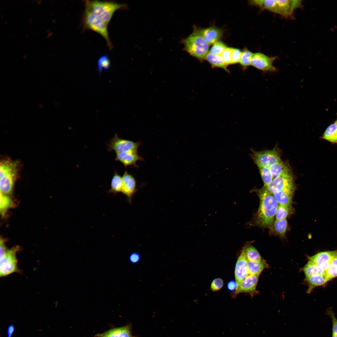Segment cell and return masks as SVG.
I'll list each match as a JSON object with an SVG mask.
<instances>
[{"label": "cell", "mask_w": 337, "mask_h": 337, "mask_svg": "<svg viewBox=\"0 0 337 337\" xmlns=\"http://www.w3.org/2000/svg\"><path fill=\"white\" fill-rule=\"evenodd\" d=\"M331 337H337V335L332 334Z\"/></svg>", "instance_id": "44"}, {"label": "cell", "mask_w": 337, "mask_h": 337, "mask_svg": "<svg viewBox=\"0 0 337 337\" xmlns=\"http://www.w3.org/2000/svg\"><path fill=\"white\" fill-rule=\"evenodd\" d=\"M306 279L309 286L308 293H310L315 287L323 285L329 281L326 275H313Z\"/></svg>", "instance_id": "19"}, {"label": "cell", "mask_w": 337, "mask_h": 337, "mask_svg": "<svg viewBox=\"0 0 337 337\" xmlns=\"http://www.w3.org/2000/svg\"><path fill=\"white\" fill-rule=\"evenodd\" d=\"M204 59L215 67L226 69L227 66L224 63L221 55H214L208 52Z\"/></svg>", "instance_id": "26"}, {"label": "cell", "mask_w": 337, "mask_h": 337, "mask_svg": "<svg viewBox=\"0 0 337 337\" xmlns=\"http://www.w3.org/2000/svg\"><path fill=\"white\" fill-rule=\"evenodd\" d=\"M277 58V56H269L260 52L254 53L251 65L265 72H274L277 69L274 66L273 62Z\"/></svg>", "instance_id": "9"}, {"label": "cell", "mask_w": 337, "mask_h": 337, "mask_svg": "<svg viewBox=\"0 0 337 337\" xmlns=\"http://www.w3.org/2000/svg\"><path fill=\"white\" fill-rule=\"evenodd\" d=\"M52 32H50L48 34V35H47V37H50V36H51L52 35Z\"/></svg>", "instance_id": "43"}, {"label": "cell", "mask_w": 337, "mask_h": 337, "mask_svg": "<svg viewBox=\"0 0 337 337\" xmlns=\"http://www.w3.org/2000/svg\"><path fill=\"white\" fill-rule=\"evenodd\" d=\"M254 53L247 48L242 51L239 63L244 68L251 65L252 60Z\"/></svg>", "instance_id": "31"}, {"label": "cell", "mask_w": 337, "mask_h": 337, "mask_svg": "<svg viewBox=\"0 0 337 337\" xmlns=\"http://www.w3.org/2000/svg\"><path fill=\"white\" fill-rule=\"evenodd\" d=\"M267 265L263 260L259 261H248L247 270L249 275H259L263 269L267 267Z\"/></svg>", "instance_id": "22"}, {"label": "cell", "mask_w": 337, "mask_h": 337, "mask_svg": "<svg viewBox=\"0 0 337 337\" xmlns=\"http://www.w3.org/2000/svg\"><path fill=\"white\" fill-rule=\"evenodd\" d=\"M19 162L9 159L1 160L0 164V193L10 196L18 177Z\"/></svg>", "instance_id": "3"}, {"label": "cell", "mask_w": 337, "mask_h": 337, "mask_svg": "<svg viewBox=\"0 0 337 337\" xmlns=\"http://www.w3.org/2000/svg\"><path fill=\"white\" fill-rule=\"evenodd\" d=\"M139 142L122 139L117 134L110 140L107 144V150L114 151L116 153L128 151L138 152V149L140 145Z\"/></svg>", "instance_id": "8"}, {"label": "cell", "mask_w": 337, "mask_h": 337, "mask_svg": "<svg viewBox=\"0 0 337 337\" xmlns=\"http://www.w3.org/2000/svg\"><path fill=\"white\" fill-rule=\"evenodd\" d=\"M20 247L17 246L7 249L3 253L0 254V276L4 277L15 272H20L18 266L17 253Z\"/></svg>", "instance_id": "6"}, {"label": "cell", "mask_w": 337, "mask_h": 337, "mask_svg": "<svg viewBox=\"0 0 337 337\" xmlns=\"http://www.w3.org/2000/svg\"><path fill=\"white\" fill-rule=\"evenodd\" d=\"M52 21H53V22H55V20L54 19H53V20H52Z\"/></svg>", "instance_id": "48"}, {"label": "cell", "mask_w": 337, "mask_h": 337, "mask_svg": "<svg viewBox=\"0 0 337 337\" xmlns=\"http://www.w3.org/2000/svg\"><path fill=\"white\" fill-rule=\"evenodd\" d=\"M82 20L83 30H92L98 33L105 39L109 49H112L113 46L109 35L108 25L86 9L83 12Z\"/></svg>", "instance_id": "5"}, {"label": "cell", "mask_w": 337, "mask_h": 337, "mask_svg": "<svg viewBox=\"0 0 337 337\" xmlns=\"http://www.w3.org/2000/svg\"><path fill=\"white\" fill-rule=\"evenodd\" d=\"M36 1L38 3L40 4L41 3L42 1L41 0H36Z\"/></svg>", "instance_id": "45"}, {"label": "cell", "mask_w": 337, "mask_h": 337, "mask_svg": "<svg viewBox=\"0 0 337 337\" xmlns=\"http://www.w3.org/2000/svg\"><path fill=\"white\" fill-rule=\"evenodd\" d=\"M102 334L107 337H134L132 335L130 325L114 328Z\"/></svg>", "instance_id": "18"}, {"label": "cell", "mask_w": 337, "mask_h": 337, "mask_svg": "<svg viewBox=\"0 0 337 337\" xmlns=\"http://www.w3.org/2000/svg\"><path fill=\"white\" fill-rule=\"evenodd\" d=\"M295 185L292 173L291 171L274 178L267 187H263L269 192L273 193Z\"/></svg>", "instance_id": "10"}, {"label": "cell", "mask_w": 337, "mask_h": 337, "mask_svg": "<svg viewBox=\"0 0 337 337\" xmlns=\"http://www.w3.org/2000/svg\"><path fill=\"white\" fill-rule=\"evenodd\" d=\"M305 278L315 275H325V271L316 265L308 262L303 268Z\"/></svg>", "instance_id": "24"}, {"label": "cell", "mask_w": 337, "mask_h": 337, "mask_svg": "<svg viewBox=\"0 0 337 337\" xmlns=\"http://www.w3.org/2000/svg\"><path fill=\"white\" fill-rule=\"evenodd\" d=\"M337 256V250L322 252L309 257L308 261L316 265L325 271Z\"/></svg>", "instance_id": "11"}, {"label": "cell", "mask_w": 337, "mask_h": 337, "mask_svg": "<svg viewBox=\"0 0 337 337\" xmlns=\"http://www.w3.org/2000/svg\"><path fill=\"white\" fill-rule=\"evenodd\" d=\"M260 204L254 223L260 227L272 229L278 203L272 193L263 187L258 191Z\"/></svg>", "instance_id": "1"}, {"label": "cell", "mask_w": 337, "mask_h": 337, "mask_svg": "<svg viewBox=\"0 0 337 337\" xmlns=\"http://www.w3.org/2000/svg\"><path fill=\"white\" fill-rule=\"evenodd\" d=\"M97 337H107L103 335L102 333L98 335H97Z\"/></svg>", "instance_id": "42"}, {"label": "cell", "mask_w": 337, "mask_h": 337, "mask_svg": "<svg viewBox=\"0 0 337 337\" xmlns=\"http://www.w3.org/2000/svg\"><path fill=\"white\" fill-rule=\"evenodd\" d=\"M264 183V187H267L273 179L269 168L256 164Z\"/></svg>", "instance_id": "27"}, {"label": "cell", "mask_w": 337, "mask_h": 337, "mask_svg": "<svg viewBox=\"0 0 337 337\" xmlns=\"http://www.w3.org/2000/svg\"><path fill=\"white\" fill-rule=\"evenodd\" d=\"M123 185L122 193L131 203L132 197L137 191L136 181L132 175L125 170L122 177Z\"/></svg>", "instance_id": "14"}, {"label": "cell", "mask_w": 337, "mask_h": 337, "mask_svg": "<svg viewBox=\"0 0 337 337\" xmlns=\"http://www.w3.org/2000/svg\"><path fill=\"white\" fill-rule=\"evenodd\" d=\"M325 273L329 281L337 277V256L333 259Z\"/></svg>", "instance_id": "32"}, {"label": "cell", "mask_w": 337, "mask_h": 337, "mask_svg": "<svg viewBox=\"0 0 337 337\" xmlns=\"http://www.w3.org/2000/svg\"><path fill=\"white\" fill-rule=\"evenodd\" d=\"M232 48L227 47L221 55L224 63L227 66L232 64L231 54Z\"/></svg>", "instance_id": "36"}, {"label": "cell", "mask_w": 337, "mask_h": 337, "mask_svg": "<svg viewBox=\"0 0 337 337\" xmlns=\"http://www.w3.org/2000/svg\"><path fill=\"white\" fill-rule=\"evenodd\" d=\"M237 286V284L236 281H231L228 282L227 284V288L230 291L235 290Z\"/></svg>", "instance_id": "40"}, {"label": "cell", "mask_w": 337, "mask_h": 337, "mask_svg": "<svg viewBox=\"0 0 337 337\" xmlns=\"http://www.w3.org/2000/svg\"><path fill=\"white\" fill-rule=\"evenodd\" d=\"M292 206L279 204L276 212L275 216L276 220L286 219L290 212H292Z\"/></svg>", "instance_id": "30"}, {"label": "cell", "mask_w": 337, "mask_h": 337, "mask_svg": "<svg viewBox=\"0 0 337 337\" xmlns=\"http://www.w3.org/2000/svg\"><path fill=\"white\" fill-rule=\"evenodd\" d=\"M13 330V327L12 326L9 328V329L8 330V335H9V337H10L11 334H12Z\"/></svg>", "instance_id": "41"}, {"label": "cell", "mask_w": 337, "mask_h": 337, "mask_svg": "<svg viewBox=\"0 0 337 337\" xmlns=\"http://www.w3.org/2000/svg\"><path fill=\"white\" fill-rule=\"evenodd\" d=\"M199 30L201 35L209 45L218 41L222 34V30L214 27Z\"/></svg>", "instance_id": "17"}, {"label": "cell", "mask_w": 337, "mask_h": 337, "mask_svg": "<svg viewBox=\"0 0 337 337\" xmlns=\"http://www.w3.org/2000/svg\"><path fill=\"white\" fill-rule=\"evenodd\" d=\"M122 177L117 171H115L111 181L110 188L108 192L116 195L122 192Z\"/></svg>", "instance_id": "21"}, {"label": "cell", "mask_w": 337, "mask_h": 337, "mask_svg": "<svg viewBox=\"0 0 337 337\" xmlns=\"http://www.w3.org/2000/svg\"><path fill=\"white\" fill-rule=\"evenodd\" d=\"M335 123H336V125H337V118H336V120H335Z\"/></svg>", "instance_id": "46"}, {"label": "cell", "mask_w": 337, "mask_h": 337, "mask_svg": "<svg viewBox=\"0 0 337 337\" xmlns=\"http://www.w3.org/2000/svg\"><path fill=\"white\" fill-rule=\"evenodd\" d=\"M247 259L244 247L237 260L235 269V276L237 286L249 275L247 270Z\"/></svg>", "instance_id": "13"}, {"label": "cell", "mask_w": 337, "mask_h": 337, "mask_svg": "<svg viewBox=\"0 0 337 337\" xmlns=\"http://www.w3.org/2000/svg\"><path fill=\"white\" fill-rule=\"evenodd\" d=\"M287 221L286 219L274 221L272 228L274 232L281 237H284L287 230Z\"/></svg>", "instance_id": "29"}, {"label": "cell", "mask_w": 337, "mask_h": 337, "mask_svg": "<svg viewBox=\"0 0 337 337\" xmlns=\"http://www.w3.org/2000/svg\"><path fill=\"white\" fill-rule=\"evenodd\" d=\"M140 259L139 255L137 253L133 252L132 253L129 257L130 261L132 263H135L138 262Z\"/></svg>", "instance_id": "39"}, {"label": "cell", "mask_w": 337, "mask_h": 337, "mask_svg": "<svg viewBox=\"0 0 337 337\" xmlns=\"http://www.w3.org/2000/svg\"><path fill=\"white\" fill-rule=\"evenodd\" d=\"M242 51L237 48H232V64L238 63L239 62Z\"/></svg>", "instance_id": "38"}, {"label": "cell", "mask_w": 337, "mask_h": 337, "mask_svg": "<svg viewBox=\"0 0 337 337\" xmlns=\"http://www.w3.org/2000/svg\"><path fill=\"white\" fill-rule=\"evenodd\" d=\"M110 60L107 55L100 57L97 61L98 71L100 73L104 70H107L110 67Z\"/></svg>", "instance_id": "33"}, {"label": "cell", "mask_w": 337, "mask_h": 337, "mask_svg": "<svg viewBox=\"0 0 337 337\" xmlns=\"http://www.w3.org/2000/svg\"><path fill=\"white\" fill-rule=\"evenodd\" d=\"M14 205V202L10 196L0 193V212L2 217L5 215L8 210Z\"/></svg>", "instance_id": "25"}, {"label": "cell", "mask_w": 337, "mask_h": 337, "mask_svg": "<svg viewBox=\"0 0 337 337\" xmlns=\"http://www.w3.org/2000/svg\"><path fill=\"white\" fill-rule=\"evenodd\" d=\"M29 21H30V23H31V24H32V22H31V19H30V18H29Z\"/></svg>", "instance_id": "47"}, {"label": "cell", "mask_w": 337, "mask_h": 337, "mask_svg": "<svg viewBox=\"0 0 337 337\" xmlns=\"http://www.w3.org/2000/svg\"><path fill=\"white\" fill-rule=\"evenodd\" d=\"M182 42L185 51L199 60L204 59L208 52L209 45L201 35L199 29L194 28L192 33L183 39Z\"/></svg>", "instance_id": "4"}, {"label": "cell", "mask_w": 337, "mask_h": 337, "mask_svg": "<svg viewBox=\"0 0 337 337\" xmlns=\"http://www.w3.org/2000/svg\"><path fill=\"white\" fill-rule=\"evenodd\" d=\"M322 138L332 143L337 144V125L335 122L327 127Z\"/></svg>", "instance_id": "23"}, {"label": "cell", "mask_w": 337, "mask_h": 337, "mask_svg": "<svg viewBox=\"0 0 337 337\" xmlns=\"http://www.w3.org/2000/svg\"><path fill=\"white\" fill-rule=\"evenodd\" d=\"M252 151V157L256 164H258L270 168L272 165L281 160L280 152L277 148L260 151L253 150Z\"/></svg>", "instance_id": "7"}, {"label": "cell", "mask_w": 337, "mask_h": 337, "mask_svg": "<svg viewBox=\"0 0 337 337\" xmlns=\"http://www.w3.org/2000/svg\"><path fill=\"white\" fill-rule=\"evenodd\" d=\"M326 314L331 319L332 322V334L337 335V318L332 309L330 308L326 311Z\"/></svg>", "instance_id": "35"}, {"label": "cell", "mask_w": 337, "mask_h": 337, "mask_svg": "<svg viewBox=\"0 0 337 337\" xmlns=\"http://www.w3.org/2000/svg\"><path fill=\"white\" fill-rule=\"evenodd\" d=\"M83 2L85 9L92 12L107 25L116 11L128 7L125 4L119 3L113 1L85 0Z\"/></svg>", "instance_id": "2"}, {"label": "cell", "mask_w": 337, "mask_h": 337, "mask_svg": "<svg viewBox=\"0 0 337 337\" xmlns=\"http://www.w3.org/2000/svg\"><path fill=\"white\" fill-rule=\"evenodd\" d=\"M269 168L273 179L291 171L288 165L282 160L272 165Z\"/></svg>", "instance_id": "20"}, {"label": "cell", "mask_w": 337, "mask_h": 337, "mask_svg": "<svg viewBox=\"0 0 337 337\" xmlns=\"http://www.w3.org/2000/svg\"><path fill=\"white\" fill-rule=\"evenodd\" d=\"M227 48V46L223 42L218 41L213 44L209 52L214 55H221Z\"/></svg>", "instance_id": "34"}, {"label": "cell", "mask_w": 337, "mask_h": 337, "mask_svg": "<svg viewBox=\"0 0 337 337\" xmlns=\"http://www.w3.org/2000/svg\"><path fill=\"white\" fill-rule=\"evenodd\" d=\"M223 285V281L220 278H216L212 281L211 290L213 292L218 291L221 289Z\"/></svg>", "instance_id": "37"}, {"label": "cell", "mask_w": 337, "mask_h": 337, "mask_svg": "<svg viewBox=\"0 0 337 337\" xmlns=\"http://www.w3.org/2000/svg\"><path fill=\"white\" fill-rule=\"evenodd\" d=\"M295 188V185L273 193L278 204L292 206V198Z\"/></svg>", "instance_id": "16"}, {"label": "cell", "mask_w": 337, "mask_h": 337, "mask_svg": "<svg viewBox=\"0 0 337 337\" xmlns=\"http://www.w3.org/2000/svg\"><path fill=\"white\" fill-rule=\"evenodd\" d=\"M246 255L248 261H259L262 259L261 257L257 250L252 246H245Z\"/></svg>", "instance_id": "28"}, {"label": "cell", "mask_w": 337, "mask_h": 337, "mask_svg": "<svg viewBox=\"0 0 337 337\" xmlns=\"http://www.w3.org/2000/svg\"><path fill=\"white\" fill-rule=\"evenodd\" d=\"M259 276V275H249L247 277L237 286L232 297L241 293L253 294L256 292Z\"/></svg>", "instance_id": "12"}, {"label": "cell", "mask_w": 337, "mask_h": 337, "mask_svg": "<svg viewBox=\"0 0 337 337\" xmlns=\"http://www.w3.org/2000/svg\"><path fill=\"white\" fill-rule=\"evenodd\" d=\"M144 160L143 158L139 154L138 152L128 151L116 153L115 157V160L120 162L126 167L132 166L138 168L137 162L138 160Z\"/></svg>", "instance_id": "15"}]
</instances>
